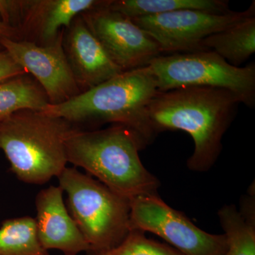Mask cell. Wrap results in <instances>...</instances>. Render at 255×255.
I'll return each instance as SVG.
<instances>
[{"label":"cell","instance_id":"obj_1","mask_svg":"<svg viewBox=\"0 0 255 255\" xmlns=\"http://www.w3.org/2000/svg\"><path fill=\"white\" fill-rule=\"evenodd\" d=\"M241 100L229 90L211 87H189L158 92L147 107L156 133L180 130L194 140V150L187 167L206 172L222 150V139L236 118Z\"/></svg>","mask_w":255,"mask_h":255},{"label":"cell","instance_id":"obj_2","mask_svg":"<svg viewBox=\"0 0 255 255\" xmlns=\"http://www.w3.org/2000/svg\"><path fill=\"white\" fill-rule=\"evenodd\" d=\"M146 146L131 129L113 125L93 130L75 128L67 138L65 150L68 162L130 201L157 194L159 187L158 179L144 167L139 156Z\"/></svg>","mask_w":255,"mask_h":255},{"label":"cell","instance_id":"obj_3","mask_svg":"<svg viewBox=\"0 0 255 255\" xmlns=\"http://www.w3.org/2000/svg\"><path fill=\"white\" fill-rule=\"evenodd\" d=\"M158 92L147 66L122 73L58 105L42 112L78 124L122 125L136 132L146 145L157 134L151 125L147 107Z\"/></svg>","mask_w":255,"mask_h":255},{"label":"cell","instance_id":"obj_4","mask_svg":"<svg viewBox=\"0 0 255 255\" xmlns=\"http://www.w3.org/2000/svg\"><path fill=\"white\" fill-rule=\"evenodd\" d=\"M75 128L42 111L19 110L0 122V150L18 180L41 185L66 168L65 142Z\"/></svg>","mask_w":255,"mask_h":255},{"label":"cell","instance_id":"obj_5","mask_svg":"<svg viewBox=\"0 0 255 255\" xmlns=\"http://www.w3.org/2000/svg\"><path fill=\"white\" fill-rule=\"evenodd\" d=\"M58 179L90 251L111 249L124 241L130 231V200L76 167H66Z\"/></svg>","mask_w":255,"mask_h":255},{"label":"cell","instance_id":"obj_6","mask_svg":"<svg viewBox=\"0 0 255 255\" xmlns=\"http://www.w3.org/2000/svg\"><path fill=\"white\" fill-rule=\"evenodd\" d=\"M146 66L158 92L189 87L225 89L249 108L255 106V65L236 67L212 50L160 55Z\"/></svg>","mask_w":255,"mask_h":255},{"label":"cell","instance_id":"obj_7","mask_svg":"<svg viewBox=\"0 0 255 255\" xmlns=\"http://www.w3.org/2000/svg\"><path fill=\"white\" fill-rule=\"evenodd\" d=\"M130 229L157 235L182 255H224L227 251L224 234L205 232L157 194L130 201Z\"/></svg>","mask_w":255,"mask_h":255},{"label":"cell","instance_id":"obj_8","mask_svg":"<svg viewBox=\"0 0 255 255\" xmlns=\"http://www.w3.org/2000/svg\"><path fill=\"white\" fill-rule=\"evenodd\" d=\"M253 14H255V1L248 9L240 12L183 9L130 19L157 43L163 55L203 51L201 42L206 37Z\"/></svg>","mask_w":255,"mask_h":255},{"label":"cell","instance_id":"obj_9","mask_svg":"<svg viewBox=\"0 0 255 255\" xmlns=\"http://www.w3.org/2000/svg\"><path fill=\"white\" fill-rule=\"evenodd\" d=\"M105 4L80 14L87 28L122 71L146 66L162 55L157 43L127 16Z\"/></svg>","mask_w":255,"mask_h":255},{"label":"cell","instance_id":"obj_10","mask_svg":"<svg viewBox=\"0 0 255 255\" xmlns=\"http://www.w3.org/2000/svg\"><path fill=\"white\" fill-rule=\"evenodd\" d=\"M65 29L48 46L0 38V45L41 85L49 105L65 103L81 93L63 48Z\"/></svg>","mask_w":255,"mask_h":255},{"label":"cell","instance_id":"obj_11","mask_svg":"<svg viewBox=\"0 0 255 255\" xmlns=\"http://www.w3.org/2000/svg\"><path fill=\"white\" fill-rule=\"evenodd\" d=\"M63 48L81 93L124 72L111 60L80 14L65 29Z\"/></svg>","mask_w":255,"mask_h":255},{"label":"cell","instance_id":"obj_12","mask_svg":"<svg viewBox=\"0 0 255 255\" xmlns=\"http://www.w3.org/2000/svg\"><path fill=\"white\" fill-rule=\"evenodd\" d=\"M106 0H22L17 30L21 41L48 46L70 27L79 14Z\"/></svg>","mask_w":255,"mask_h":255},{"label":"cell","instance_id":"obj_13","mask_svg":"<svg viewBox=\"0 0 255 255\" xmlns=\"http://www.w3.org/2000/svg\"><path fill=\"white\" fill-rule=\"evenodd\" d=\"M60 186L42 189L36 196L37 233L42 246L64 255H78L90 251L63 200Z\"/></svg>","mask_w":255,"mask_h":255},{"label":"cell","instance_id":"obj_14","mask_svg":"<svg viewBox=\"0 0 255 255\" xmlns=\"http://www.w3.org/2000/svg\"><path fill=\"white\" fill-rule=\"evenodd\" d=\"M201 46L204 50H212L233 66L241 67L255 52V14L206 37Z\"/></svg>","mask_w":255,"mask_h":255},{"label":"cell","instance_id":"obj_15","mask_svg":"<svg viewBox=\"0 0 255 255\" xmlns=\"http://www.w3.org/2000/svg\"><path fill=\"white\" fill-rule=\"evenodd\" d=\"M226 0H110L108 7L129 18L165 14L183 9L211 12L231 11Z\"/></svg>","mask_w":255,"mask_h":255},{"label":"cell","instance_id":"obj_16","mask_svg":"<svg viewBox=\"0 0 255 255\" xmlns=\"http://www.w3.org/2000/svg\"><path fill=\"white\" fill-rule=\"evenodd\" d=\"M48 105L44 90L29 74L0 82V122L18 111H42Z\"/></svg>","mask_w":255,"mask_h":255},{"label":"cell","instance_id":"obj_17","mask_svg":"<svg viewBox=\"0 0 255 255\" xmlns=\"http://www.w3.org/2000/svg\"><path fill=\"white\" fill-rule=\"evenodd\" d=\"M0 255H49L38 239L35 219L23 216L2 221Z\"/></svg>","mask_w":255,"mask_h":255},{"label":"cell","instance_id":"obj_18","mask_svg":"<svg viewBox=\"0 0 255 255\" xmlns=\"http://www.w3.org/2000/svg\"><path fill=\"white\" fill-rule=\"evenodd\" d=\"M219 218L227 240L224 255H255V214L226 205L219 210Z\"/></svg>","mask_w":255,"mask_h":255},{"label":"cell","instance_id":"obj_19","mask_svg":"<svg viewBox=\"0 0 255 255\" xmlns=\"http://www.w3.org/2000/svg\"><path fill=\"white\" fill-rule=\"evenodd\" d=\"M86 255H182L172 247L146 237L145 233L131 230L119 246L105 251H89Z\"/></svg>","mask_w":255,"mask_h":255},{"label":"cell","instance_id":"obj_20","mask_svg":"<svg viewBox=\"0 0 255 255\" xmlns=\"http://www.w3.org/2000/svg\"><path fill=\"white\" fill-rule=\"evenodd\" d=\"M21 6L22 0H0V19L8 26L16 28Z\"/></svg>","mask_w":255,"mask_h":255},{"label":"cell","instance_id":"obj_21","mask_svg":"<svg viewBox=\"0 0 255 255\" xmlns=\"http://www.w3.org/2000/svg\"><path fill=\"white\" fill-rule=\"evenodd\" d=\"M26 74L6 50H0V82Z\"/></svg>","mask_w":255,"mask_h":255},{"label":"cell","instance_id":"obj_22","mask_svg":"<svg viewBox=\"0 0 255 255\" xmlns=\"http://www.w3.org/2000/svg\"><path fill=\"white\" fill-rule=\"evenodd\" d=\"M0 38H8L13 41H21V37L18 30L8 26L1 19H0Z\"/></svg>","mask_w":255,"mask_h":255},{"label":"cell","instance_id":"obj_23","mask_svg":"<svg viewBox=\"0 0 255 255\" xmlns=\"http://www.w3.org/2000/svg\"><path fill=\"white\" fill-rule=\"evenodd\" d=\"M3 50L2 47H1V45H0V50Z\"/></svg>","mask_w":255,"mask_h":255}]
</instances>
